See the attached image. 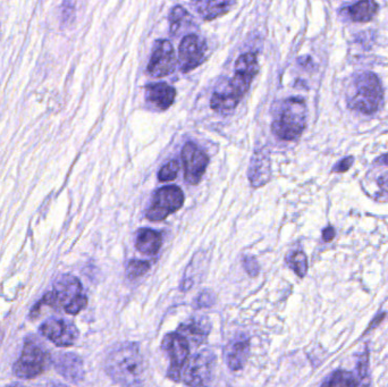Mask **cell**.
I'll return each mask as SVG.
<instances>
[{"label": "cell", "mask_w": 388, "mask_h": 387, "mask_svg": "<svg viewBox=\"0 0 388 387\" xmlns=\"http://www.w3.org/2000/svg\"><path fill=\"white\" fill-rule=\"evenodd\" d=\"M176 97V90L167 83L150 84L145 88V98L149 103L161 109L166 110L174 103Z\"/></svg>", "instance_id": "cell-18"}, {"label": "cell", "mask_w": 388, "mask_h": 387, "mask_svg": "<svg viewBox=\"0 0 388 387\" xmlns=\"http://www.w3.org/2000/svg\"><path fill=\"white\" fill-rule=\"evenodd\" d=\"M248 176L253 188H261L270 180V157H269V152L265 148L254 152L250 163Z\"/></svg>", "instance_id": "cell-15"}, {"label": "cell", "mask_w": 388, "mask_h": 387, "mask_svg": "<svg viewBox=\"0 0 388 387\" xmlns=\"http://www.w3.org/2000/svg\"><path fill=\"white\" fill-rule=\"evenodd\" d=\"M107 375L124 387H141L145 381V365L139 344L124 342L115 345L105 360Z\"/></svg>", "instance_id": "cell-1"}, {"label": "cell", "mask_w": 388, "mask_h": 387, "mask_svg": "<svg viewBox=\"0 0 388 387\" xmlns=\"http://www.w3.org/2000/svg\"><path fill=\"white\" fill-rule=\"evenodd\" d=\"M287 263L296 272V275L301 277V279H303L307 275V272H308V259H307L305 252L296 251L294 254H291L290 257L287 258Z\"/></svg>", "instance_id": "cell-25"}, {"label": "cell", "mask_w": 388, "mask_h": 387, "mask_svg": "<svg viewBox=\"0 0 388 387\" xmlns=\"http://www.w3.org/2000/svg\"><path fill=\"white\" fill-rule=\"evenodd\" d=\"M385 317H386L385 313H379L378 316H377L376 318L373 319V322H371V324H370L369 327L366 329V333H368V331H370V329H375V327H376V326H378L379 324H380V322H382V319L385 318Z\"/></svg>", "instance_id": "cell-34"}, {"label": "cell", "mask_w": 388, "mask_h": 387, "mask_svg": "<svg viewBox=\"0 0 388 387\" xmlns=\"http://www.w3.org/2000/svg\"><path fill=\"white\" fill-rule=\"evenodd\" d=\"M150 270V263L143 261H131L127 265V275L129 279H136L145 275Z\"/></svg>", "instance_id": "cell-26"}, {"label": "cell", "mask_w": 388, "mask_h": 387, "mask_svg": "<svg viewBox=\"0 0 388 387\" xmlns=\"http://www.w3.org/2000/svg\"><path fill=\"white\" fill-rule=\"evenodd\" d=\"M348 15L355 22H369L378 12V3L371 0L359 1L348 8Z\"/></svg>", "instance_id": "cell-22"}, {"label": "cell", "mask_w": 388, "mask_h": 387, "mask_svg": "<svg viewBox=\"0 0 388 387\" xmlns=\"http://www.w3.org/2000/svg\"><path fill=\"white\" fill-rule=\"evenodd\" d=\"M215 293L210 290H204V291L201 292L197 295V299L194 301V308L195 309H204V308L213 307V304H216Z\"/></svg>", "instance_id": "cell-29"}, {"label": "cell", "mask_w": 388, "mask_h": 387, "mask_svg": "<svg viewBox=\"0 0 388 387\" xmlns=\"http://www.w3.org/2000/svg\"><path fill=\"white\" fill-rule=\"evenodd\" d=\"M186 16H188V12L182 6H175L172 8L170 14V32H172V35H175L179 26H181V23L184 21Z\"/></svg>", "instance_id": "cell-28"}, {"label": "cell", "mask_w": 388, "mask_h": 387, "mask_svg": "<svg viewBox=\"0 0 388 387\" xmlns=\"http://www.w3.org/2000/svg\"><path fill=\"white\" fill-rule=\"evenodd\" d=\"M368 369H369V349L366 347V351L357 363V372H359L361 381H364L368 378Z\"/></svg>", "instance_id": "cell-30"}, {"label": "cell", "mask_w": 388, "mask_h": 387, "mask_svg": "<svg viewBox=\"0 0 388 387\" xmlns=\"http://www.w3.org/2000/svg\"><path fill=\"white\" fill-rule=\"evenodd\" d=\"M3 331L0 329V347H1V344H3Z\"/></svg>", "instance_id": "cell-37"}, {"label": "cell", "mask_w": 388, "mask_h": 387, "mask_svg": "<svg viewBox=\"0 0 388 387\" xmlns=\"http://www.w3.org/2000/svg\"><path fill=\"white\" fill-rule=\"evenodd\" d=\"M175 67L176 55L172 44L168 40L156 41L149 60V74L154 78H163L172 73Z\"/></svg>", "instance_id": "cell-12"}, {"label": "cell", "mask_w": 388, "mask_h": 387, "mask_svg": "<svg viewBox=\"0 0 388 387\" xmlns=\"http://www.w3.org/2000/svg\"><path fill=\"white\" fill-rule=\"evenodd\" d=\"M179 171V164L177 160H170L166 165H163L161 168L158 179L161 182H170V181L175 180Z\"/></svg>", "instance_id": "cell-27"}, {"label": "cell", "mask_w": 388, "mask_h": 387, "mask_svg": "<svg viewBox=\"0 0 388 387\" xmlns=\"http://www.w3.org/2000/svg\"><path fill=\"white\" fill-rule=\"evenodd\" d=\"M48 387H70V386H66V385L59 384V383H50V384H48Z\"/></svg>", "instance_id": "cell-36"}, {"label": "cell", "mask_w": 388, "mask_h": 387, "mask_svg": "<svg viewBox=\"0 0 388 387\" xmlns=\"http://www.w3.org/2000/svg\"><path fill=\"white\" fill-rule=\"evenodd\" d=\"M240 101V98L235 96L234 93L228 89V90H224L223 92L216 91L211 97L210 106L215 112L227 115L231 114L236 108V106L239 105Z\"/></svg>", "instance_id": "cell-21"}, {"label": "cell", "mask_w": 388, "mask_h": 387, "mask_svg": "<svg viewBox=\"0 0 388 387\" xmlns=\"http://www.w3.org/2000/svg\"><path fill=\"white\" fill-rule=\"evenodd\" d=\"M355 163V157L352 156H348V157H345L342 160H339L337 164L334 166L332 172L333 173H345L348 172L350 168H351L352 165Z\"/></svg>", "instance_id": "cell-32"}, {"label": "cell", "mask_w": 388, "mask_h": 387, "mask_svg": "<svg viewBox=\"0 0 388 387\" xmlns=\"http://www.w3.org/2000/svg\"><path fill=\"white\" fill-rule=\"evenodd\" d=\"M163 243L161 233L154 229H141L136 234V247L143 254L154 256L158 254Z\"/></svg>", "instance_id": "cell-19"}, {"label": "cell", "mask_w": 388, "mask_h": 387, "mask_svg": "<svg viewBox=\"0 0 388 387\" xmlns=\"http://www.w3.org/2000/svg\"><path fill=\"white\" fill-rule=\"evenodd\" d=\"M49 306L55 309L65 310L70 315H77L88 304V297L79 279L73 275H63L54 284L53 291L43 295L31 311L32 317H37L41 306Z\"/></svg>", "instance_id": "cell-2"}, {"label": "cell", "mask_w": 388, "mask_h": 387, "mask_svg": "<svg viewBox=\"0 0 388 387\" xmlns=\"http://www.w3.org/2000/svg\"><path fill=\"white\" fill-rule=\"evenodd\" d=\"M307 125V107L302 98H291L284 104L280 117L271 125L276 137L294 140L301 135Z\"/></svg>", "instance_id": "cell-4"}, {"label": "cell", "mask_w": 388, "mask_h": 387, "mask_svg": "<svg viewBox=\"0 0 388 387\" xmlns=\"http://www.w3.org/2000/svg\"><path fill=\"white\" fill-rule=\"evenodd\" d=\"M375 163H376V164L387 165L388 166V154L377 158Z\"/></svg>", "instance_id": "cell-35"}, {"label": "cell", "mask_w": 388, "mask_h": 387, "mask_svg": "<svg viewBox=\"0 0 388 387\" xmlns=\"http://www.w3.org/2000/svg\"><path fill=\"white\" fill-rule=\"evenodd\" d=\"M216 356L211 351L204 350L188 359L184 365L183 381L191 387H208L213 381Z\"/></svg>", "instance_id": "cell-6"}, {"label": "cell", "mask_w": 388, "mask_h": 387, "mask_svg": "<svg viewBox=\"0 0 388 387\" xmlns=\"http://www.w3.org/2000/svg\"><path fill=\"white\" fill-rule=\"evenodd\" d=\"M321 387H357V381L352 372L337 370L323 381Z\"/></svg>", "instance_id": "cell-24"}, {"label": "cell", "mask_w": 388, "mask_h": 387, "mask_svg": "<svg viewBox=\"0 0 388 387\" xmlns=\"http://www.w3.org/2000/svg\"><path fill=\"white\" fill-rule=\"evenodd\" d=\"M211 329L209 319L206 317H195L179 326L177 333L186 338L188 344L200 345L206 342Z\"/></svg>", "instance_id": "cell-17"}, {"label": "cell", "mask_w": 388, "mask_h": 387, "mask_svg": "<svg viewBox=\"0 0 388 387\" xmlns=\"http://www.w3.org/2000/svg\"><path fill=\"white\" fill-rule=\"evenodd\" d=\"M161 347L170 356V367L167 375L174 381H181L182 369L190 356V344L184 336L175 331L163 338Z\"/></svg>", "instance_id": "cell-8"}, {"label": "cell", "mask_w": 388, "mask_h": 387, "mask_svg": "<svg viewBox=\"0 0 388 387\" xmlns=\"http://www.w3.org/2000/svg\"><path fill=\"white\" fill-rule=\"evenodd\" d=\"M382 100V85L377 75L371 72L355 75L346 91L348 107L366 115L377 112Z\"/></svg>", "instance_id": "cell-3"}, {"label": "cell", "mask_w": 388, "mask_h": 387, "mask_svg": "<svg viewBox=\"0 0 388 387\" xmlns=\"http://www.w3.org/2000/svg\"><path fill=\"white\" fill-rule=\"evenodd\" d=\"M51 361L59 375H62L67 381L75 384L83 381L86 372H84L83 360L80 356H77L75 353L60 352L55 354Z\"/></svg>", "instance_id": "cell-14"}, {"label": "cell", "mask_w": 388, "mask_h": 387, "mask_svg": "<svg viewBox=\"0 0 388 387\" xmlns=\"http://www.w3.org/2000/svg\"><path fill=\"white\" fill-rule=\"evenodd\" d=\"M234 3V1L211 0V1H197L195 3V7L202 19H213L226 14Z\"/></svg>", "instance_id": "cell-20"}, {"label": "cell", "mask_w": 388, "mask_h": 387, "mask_svg": "<svg viewBox=\"0 0 388 387\" xmlns=\"http://www.w3.org/2000/svg\"><path fill=\"white\" fill-rule=\"evenodd\" d=\"M335 238V229L332 227H326L323 231V239L325 242L333 241Z\"/></svg>", "instance_id": "cell-33"}, {"label": "cell", "mask_w": 388, "mask_h": 387, "mask_svg": "<svg viewBox=\"0 0 388 387\" xmlns=\"http://www.w3.org/2000/svg\"><path fill=\"white\" fill-rule=\"evenodd\" d=\"M206 42L195 35L183 38L179 48V60L181 69L185 73L192 71L204 62Z\"/></svg>", "instance_id": "cell-13"}, {"label": "cell", "mask_w": 388, "mask_h": 387, "mask_svg": "<svg viewBox=\"0 0 388 387\" xmlns=\"http://www.w3.org/2000/svg\"><path fill=\"white\" fill-rule=\"evenodd\" d=\"M184 204V193L179 186H163L154 193L152 204L147 211V218L161 222L172 213L179 211Z\"/></svg>", "instance_id": "cell-7"}, {"label": "cell", "mask_w": 388, "mask_h": 387, "mask_svg": "<svg viewBox=\"0 0 388 387\" xmlns=\"http://www.w3.org/2000/svg\"><path fill=\"white\" fill-rule=\"evenodd\" d=\"M39 331L45 338L60 347H72L79 338L76 326L65 319H48L40 326Z\"/></svg>", "instance_id": "cell-10"}, {"label": "cell", "mask_w": 388, "mask_h": 387, "mask_svg": "<svg viewBox=\"0 0 388 387\" xmlns=\"http://www.w3.org/2000/svg\"><path fill=\"white\" fill-rule=\"evenodd\" d=\"M182 160L185 181L191 186H195L204 176L209 157L195 143L188 142L182 149Z\"/></svg>", "instance_id": "cell-11"}, {"label": "cell", "mask_w": 388, "mask_h": 387, "mask_svg": "<svg viewBox=\"0 0 388 387\" xmlns=\"http://www.w3.org/2000/svg\"><path fill=\"white\" fill-rule=\"evenodd\" d=\"M242 265H243V268L245 270V272H247L251 277H256L259 272H260L258 261H257L256 258L252 257V256H245V257L243 258V261H242Z\"/></svg>", "instance_id": "cell-31"}, {"label": "cell", "mask_w": 388, "mask_h": 387, "mask_svg": "<svg viewBox=\"0 0 388 387\" xmlns=\"http://www.w3.org/2000/svg\"><path fill=\"white\" fill-rule=\"evenodd\" d=\"M7 387H26V386H24V385H22V384H13L10 385V386H7Z\"/></svg>", "instance_id": "cell-38"}, {"label": "cell", "mask_w": 388, "mask_h": 387, "mask_svg": "<svg viewBox=\"0 0 388 387\" xmlns=\"http://www.w3.org/2000/svg\"><path fill=\"white\" fill-rule=\"evenodd\" d=\"M204 267V258H201L200 261H197V258H193L192 263L188 265L185 272L183 281L181 282V290L183 292L188 291L193 288L194 285L199 282L202 276L204 270H201Z\"/></svg>", "instance_id": "cell-23"}, {"label": "cell", "mask_w": 388, "mask_h": 387, "mask_svg": "<svg viewBox=\"0 0 388 387\" xmlns=\"http://www.w3.org/2000/svg\"><path fill=\"white\" fill-rule=\"evenodd\" d=\"M250 340L243 335L237 336L226 345L224 350V359L228 368L233 372L243 369L249 359Z\"/></svg>", "instance_id": "cell-16"}, {"label": "cell", "mask_w": 388, "mask_h": 387, "mask_svg": "<svg viewBox=\"0 0 388 387\" xmlns=\"http://www.w3.org/2000/svg\"><path fill=\"white\" fill-rule=\"evenodd\" d=\"M259 72L258 58L256 53H247L237 58L235 63V75L229 84V90L242 99L249 91L253 78Z\"/></svg>", "instance_id": "cell-9"}, {"label": "cell", "mask_w": 388, "mask_h": 387, "mask_svg": "<svg viewBox=\"0 0 388 387\" xmlns=\"http://www.w3.org/2000/svg\"><path fill=\"white\" fill-rule=\"evenodd\" d=\"M49 353L41 347L37 340H25L19 359L13 365V374L21 379L39 377L49 365Z\"/></svg>", "instance_id": "cell-5"}]
</instances>
